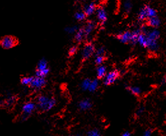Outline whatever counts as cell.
<instances>
[{
    "label": "cell",
    "mask_w": 166,
    "mask_h": 136,
    "mask_svg": "<svg viewBox=\"0 0 166 136\" xmlns=\"http://www.w3.org/2000/svg\"><path fill=\"white\" fill-rule=\"evenodd\" d=\"M132 37V32L130 31H124L123 33H119L117 35V38L120 42L123 44L131 43Z\"/></svg>",
    "instance_id": "obj_7"
},
{
    "label": "cell",
    "mask_w": 166,
    "mask_h": 136,
    "mask_svg": "<svg viewBox=\"0 0 166 136\" xmlns=\"http://www.w3.org/2000/svg\"><path fill=\"white\" fill-rule=\"evenodd\" d=\"M15 101V99L14 98H13V97H9L8 99L7 100V103L8 105H12V104L13 103V102H14Z\"/></svg>",
    "instance_id": "obj_31"
},
{
    "label": "cell",
    "mask_w": 166,
    "mask_h": 136,
    "mask_svg": "<svg viewBox=\"0 0 166 136\" xmlns=\"http://www.w3.org/2000/svg\"><path fill=\"white\" fill-rule=\"evenodd\" d=\"M33 80V77H25L21 79V83L24 85L31 84Z\"/></svg>",
    "instance_id": "obj_25"
},
{
    "label": "cell",
    "mask_w": 166,
    "mask_h": 136,
    "mask_svg": "<svg viewBox=\"0 0 166 136\" xmlns=\"http://www.w3.org/2000/svg\"><path fill=\"white\" fill-rule=\"evenodd\" d=\"M96 11V4L95 3L91 2L84 7L83 12L85 13L86 16H91L94 14V12Z\"/></svg>",
    "instance_id": "obj_8"
},
{
    "label": "cell",
    "mask_w": 166,
    "mask_h": 136,
    "mask_svg": "<svg viewBox=\"0 0 166 136\" xmlns=\"http://www.w3.org/2000/svg\"><path fill=\"white\" fill-rule=\"evenodd\" d=\"M36 108V105L31 102H29L26 103L22 107V111L25 115L28 116L32 113Z\"/></svg>",
    "instance_id": "obj_10"
},
{
    "label": "cell",
    "mask_w": 166,
    "mask_h": 136,
    "mask_svg": "<svg viewBox=\"0 0 166 136\" xmlns=\"http://www.w3.org/2000/svg\"><path fill=\"white\" fill-rule=\"evenodd\" d=\"M144 107H142V106H140V107H139L137 109V110L136 111V116H141L142 115H143V113L144 112Z\"/></svg>",
    "instance_id": "obj_29"
},
{
    "label": "cell",
    "mask_w": 166,
    "mask_h": 136,
    "mask_svg": "<svg viewBox=\"0 0 166 136\" xmlns=\"http://www.w3.org/2000/svg\"><path fill=\"white\" fill-rule=\"evenodd\" d=\"M106 53L105 49L104 47H99L97 49L96 51V56H105Z\"/></svg>",
    "instance_id": "obj_27"
},
{
    "label": "cell",
    "mask_w": 166,
    "mask_h": 136,
    "mask_svg": "<svg viewBox=\"0 0 166 136\" xmlns=\"http://www.w3.org/2000/svg\"><path fill=\"white\" fill-rule=\"evenodd\" d=\"M122 136H131V134H130L129 132H125Z\"/></svg>",
    "instance_id": "obj_33"
},
{
    "label": "cell",
    "mask_w": 166,
    "mask_h": 136,
    "mask_svg": "<svg viewBox=\"0 0 166 136\" xmlns=\"http://www.w3.org/2000/svg\"><path fill=\"white\" fill-rule=\"evenodd\" d=\"M161 84H166V77H164V78L162 79V82H161Z\"/></svg>",
    "instance_id": "obj_34"
},
{
    "label": "cell",
    "mask_w": 166,
    "mask_h": 136,
    "mask_svg": "<svg viewBox=\"0 0 166 136\" xmlns=\"http://www.w3.org/2000/svg\"><path fill=\"white\" fill-rule=\"evenodd\" d=\"M96 14L98 21L103 25L106 23L107 21V13L105 8L102 7H99L96 10Z\"/></svg>",
    "instance_id": "obj_6"
},
{
    "label": "cell",
    "mask_w": 166,
    "mask_h": 136,
    "mask_svg": "<svg viewBox=\"0 0 166 136\" xmlns=\"http://www.w3.org/2000/svg\"><path fill=\"white\" fill-rule=\"evenodd\" d=\"M106 74V68L104 65H99L97 69V76L98 78H104Z\"/></svg>",
    "instance_id": "obj_15"
},
{
    "label": "cell",
    "mask_w": 166,
    "mask_h": 136,
    "mask_svg": "<svg viewBox=\"0 0 166 136\" xmlns=\"http://www.w3.org/2000/svg\"><path fill=\"white\" fill-rule=\"evenodd\" d=\"M105 56H96L95 63L97 65H101L105 61Z\"/></svg>",
    "instance_id": "obj_26"
},
{
    "label": "cell",
    "mask_w": 166,
    "mask_h": 136,
    "mask_svg": "<svg viewBox=\"0 0 166 136\" xmlns=\"http://www.w3.org/2000/svg\"><path fill=\"white\" fill-rule=\"evenodd\" d=\"M98 86H99V81L97 79H94L91 81L88 90L91 92H96Z\"/></svg>",
    "instance_id": "obj_18"
},
{
    "label": "cell",
    "mask_w": 166,
    "mask_h": 136,
    "mask_svg": "<svg viewBox=\"0 0 166 136\" xmlns=\"http://www.w3.org/2000/svg\"><path fill=\"white\" fill-rule=\"evenodd\" d=\"M17 44V40L12 36H5L0 41V44L4 49H8L13 47Z\"/></svg>",
    "instance_id": "obj_3"
},
{
    "label": "cell",
    "mask_w": 166,
    "mask_h": 136,
    "mask_svg": "<svg viewBox=\"0 0 166 136\" xmlns=\"http://www.w3.org/2000/svg\"><path fill=\"white\" fill-rule=\"evenodd\" d=\"M78 1H85V0H78Z\"/></svg>",
    "instance_id": "obj_35"
},
{
    "label": "cell",
    "mask_w": 166,
    "mask_h": 136,
    "mask_svg": "<svg viewBox=\"0 0 166 136\" xmlns=\"http://www.w3.org/2000/svg\"><path fill=\"white\" fill-rule=\"evenodd\" d=\"M127 89L130 93L135 95V96H140L141 93V89L138 86H127Z\"/></svg>",
    "instance_id": "obj_14"
},
{
    "label": "cell",
    "mask_w": 166,
    "mask_h": 136,
    "mask_svg": "<svg viewBox=\"0 0 166 136\" xmlns=\"http://www.w3.org/2000/svg\"><path fill=\"white\" fill-rule=\"evenodd\" d=\"M148 7L149 5H145V7H143L139 12L137 19L140 21H144L149 19Z\"/></svg>",
    "instance_id": "obj_9"
},
{
    "label": "cell",
    "mask_w": 166,
    "mask_h": 136,
    "mask_svg": "<svg viewBox=\"0 0 166 136\" xmlns=\"http://www.w3.org/2000/svg\"><path fill=\"white\" fill-rule=\"evenodd\" d=\"M49 72V69H47L45 70H37V72H36V75L37 77H40V78H45Z\"/></svg>",
    "instance_id": "obj_22"
},
{
    "label": "cell",
    "mask_w": 166,
    "mask_h": 136,
    "mask_svg": "<svg viewBox=\"0 0 166 136\" xmlns=\"http://www.w3.org/2000/svg\"><path fill=\"white\" fill-rule=\"evenodd\" d=\"M77 52V47L73 46L70 48L69 51V54L70 56H73V55H74V54H75Z\"/></svg>",
    "instance_id": "obj_30"
},
{
    "label": "cell",
    "mask_w": 166,
    "mask_h": 136,
    "mask_svg": "<svg viewBox=\"0 0 166 136\" xmlns=\"http://www.w3.org/2000/svg\"><path fill=\"white\" fill-rule=\"evenodd\" d=\"M84 37H85V36L83 28H79L78 30V31L75 33V40L78 42H80L83 40Z\"/></svg>",
    "instance_id": "obj_16"
},
{
    "label": "cell",
    "mask_w": 166,
    "mask_h": 136,
    "mask_svg": "<svg viewBox=\"0 0 166 136\" xmlns=\"http://www.w3.org/2000/svg\"><path fill=\"white\" fill-rule=\"evenodd\" d=\"M87 136H100V132L98 130L94 129L90 130L87 134Z\"/></svg>",
    "instance_id": "obj_28"
},
{
    "label": "cell",
    "mask_w": 166,
    "mask_h": 136,
    "mask_svg": "<svg viewBox=\"0 0 166 136\" xmlns=\"http://www.w3.org/2000/svg\"><path fill=\"white\" fill-rule=\"evenodd\" d=\"M124 10L125 12L129 13L132 8V3L131 0H125L124 3Z\"/></svg>",
    "instance_id": "obj_19"
},
{
    "label": "cell",
    "mask_w": 166,
    "mask_h": 136,
    "mask_svg": "<svg viewBox=\"0 0 166 136\" xmlns=\"http://www.w3.org/2000/svg\"><path fill=\"white\" fill-rule=\"evenodd\" d=\"M119 77V72L117 70L111 71L107 73L103 78V83L106 86H110L114 84Z\"/></svg>",
    "instance_id": "obj_2"
},
{
    "label": "cell",
    "mask_w": 166,
    "mask_h": 136,
    "mask_svg": "<svg viewBox=\"0 0 166 136\" xmlns=\"http://www.w3.org/2000/svg\"><path fill=\"white\" fill-rule=\"evenodd\" d=\"M48 69L47 68V61L45 60V59H42V60H40L38 64V68L37 70H45Z\"/></svg>",
    "instance_id": "obj_21"
},
{
    "label": "cell",
    "mask_w": 166,
    "mask_h": 136,
    "mask_svg": "<svg viewBox=\"0 0 166 136\" xmlns=\"http://www.w3.org/2000/svg\"><path fill=\"white\" fill-rule=\"evenodd\" d=\"M78 29L79 28L77 26H73L67 27V28H66L65 29V31L69 34H73L75 33H76V32H77Z\"/></svg>",
    "instance_id": "obj_24"
},
{
    "label": "cell",
    "mask_w": 166,
    "mask_h": 136,
    "mask_svg": "<svg viewBox=\"0 0 166 136\" xmlns=\"http://www.w3.org/2000/svg\"><path fill=\"white\" fill-rule=\"evenodd\" d=\"M140 33H141L140 28L136 29L132 31V37H131V44L136 45L137 43V38Z\"/></svg>",
    "instance_id": "obj_17"
},
{
    "label": "cell",
    "mask_w": 166,
    "mask_h": 136,
    "mask_svg": "<svg viewBox=\"0 0 166 136\" xmlns=\"http://www.w3.org/2000/svg\"><path fill=\"white\" fill-rule=\"evenodd\" d=\"M96 27V24L94 21H88L87 24L83 28L84 30V33L85 37H87L88 36L92 33V31H94V28Z\"/></svg>",
    "instance_id": "obj_11"
},
{
    "label": "cell",
    "mask_w": 166,
    "mask_h": 136,
    "mask_svg": "<svg viewBox=\"0 0 166 136\" xmlns=\"http://www.w3.org/2000/svg\"><path fill=\"white\" fill-rule=\"evenodd\" d=\"M69 136H72V135H69Z\"/></svg>",
    "instance_id": "obj_36"
},
{
    "label": "cell",
    "mask_w": 166,
    "mask_h": 136,
    "mask_svg": "<svg viewBox=\"0 0 166 136\" xmlns=\"http://www.w3.org/2000/svg\"><path fill=\"white\" fill-rule=\"evenodd\" d=\"M148 24L153 28H157L160 24V20L157 16L150 17L148 19Z\"/></svg>",
    "instance_id": "obj_13"
},
{
    "label": "cell",
    "mask_w": 166,
    "mask_h": 136,
    "mask_svg": "<svg viewBox=\"0 0 166 136\" xmlns=\"http://www.w3.org/2000/svg\"><path fill=\"white\" fill-rule=\"evenodd\" d=\"M92 106V103L91 102V101L88 99H84L83 101H80L78 107L82 111H87L89 109H91Z\"/></svg>",
    "instance_id": "obj_12"
},
{
    "label": "cell",
    "mask_w": 166,
    "mask_h": 136,
    "mask_svg": "<svg viewBox=\"0 0 166 136\" xmlns=\"http://www.w3.org/2000/svg\"><path fill=\"white\" fill-rule=\"evenodd\" d=\"M95 52V47L94 45L89 43L86 44L84 46L82 51V58L83 60H86L91 58Z\"/></svg>",
    "instance_id": "obj_4"
},
{
    "label": "cell",
    "mask_w": 166,
    "mask_h": 136,
    "mask_svg": "<svg viewBox=\"0 0 166 136\" xmlns=\"http://www.w3.org/2000/svg\"><path fill=\"white\" fill-rule=\"evenodd\" d=\"M46 84V80L44 79V78H40V77H36L33 78L32 83L30 84L31 86L33 89H41Z\"/></svg>",
    "instance_id": "obj_5"
},
{
    "label": "cell",
    "mask_w": 166,
    "mask_h": 136,
    "mask_svg": "<svg viewBox=\"0 0 166 136\" xmlns=\"http://www.w3.org/2000/svg\"><path fill=\"white\" fill-rule=\"evenodd\" d=\"M91 81L89 79H84L83 81H82V84H81V88L83 90H88V88H89V86H90V84H91Z\"/></svg>",
    "instance_id": "obj_23"
},
{
    "label": "cell",
    "mask_w": 166,
    "mask_h": 136,
    "mask_svg": "<svg viewBox=\"0 0 166 136\" xmlns=\"http://www.w3.org/2000/svg\"><path fill=\"white\" fill-rule=\"evenodd\" d=\"M151 133H152L151 130H150V129L149 130H147L144 132V134H143L142 136H151Z\"/></svg>",
    "instance_id": "obj_32"
},
{
    "label": "cell",
    "mask_w": 166,
    "mask_h": 136,
    "mask_svg": "<svg viewBox=\"0 0 166 136\" xmlns=\"http://www.w3.org/2000/svg\"><path fill=\"white\" fill-rule=\"evenodd\" d=\"M56 100L48 98L45 95H41L38 98V107L42 111H49L55 106Z\"/></svg>",
    "instance_id": "obj_1"
},
{
    "label": "cell",
    "mask_w": 166,
    "mask_h": 136,
    "mask_svg": "<svg viewBox=\"0 0 166 136\" xmlns=\"http://www.w3.org/2000/svg\"><path fill=\"white\" fill-rule=\"evenodd\" d=\"M75 18L77 21H82L85 19V18H86V15H85V13L83 12H81V11L77 12L75 13Z\"/></svg>",
    "instance_id": "obj_20"
}]
</instances>
